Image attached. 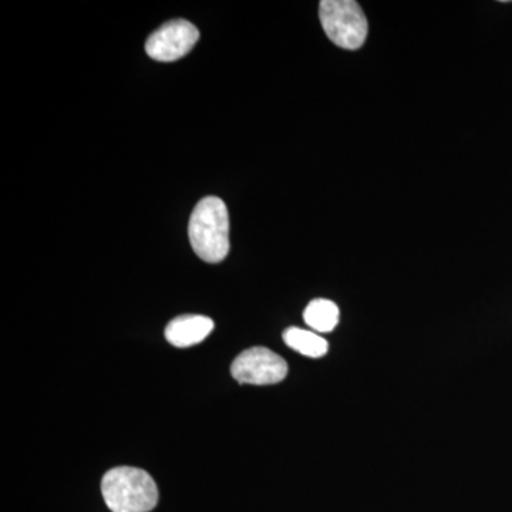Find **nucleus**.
I'll return each instance as SVG.
<instances>
[{
    "mask_svg": "<svg viewBox=\"0 0 512 512\" xmlns=\"http://www.w3.org/2000/svg\"><path fill=\"white\" fill-rule=\"evenodd\" d=\"M188 235L192 249L202 261L218 264L229 254V215L218 197L202 198L190 218Z\"/></svg>",
    "mask_w": 512,
    "mask_h": 512,
    "instance_id": "f257e3e1",
    "label": "nucleus"
},
{
    "mask_svg": "<svg viewBox=\"0 0 512 512\" xmlns=\"http://www.w3.org/2000/svg\"><path fill=\"white\" fill-rule=\"evenodd\" d=\"M101 494L111 512H150L158 503L153 477L136 467L107 471L101 480Z\"/></svg>",
    "mask_w": 512,
    "mask_h": 512,
    "instance_id": "f03ea898",
    "label": "nucleus"
},
{
    "mask_svg": "<svg viewBox=\"0 0 512 512\" xmlns=\"http://www.w3.org/2000/svg\"><path fill=\"white\" fill-rule=\"evenodd\" d=\"M319 19L326 36L336 46L357 50L365 45L369 23L355 0H322Z\"/></svg>",
    "mask_w": 512,
    "mask_h": 512,
    "instance_id": "7ed1b4c3",
    "label": "nucleus"
},
{
    "mask_svg": "<svg viewBox=\"0 0 512 512\" xmlns=\"http://www.w3.org/2000/svg\"><path fill=\"white\" fill-rule=\"evenodd\" d=\"M231 375L241 384L268 386L281 383L288 375V365L281 356L266 348H251L232 362Z\"/></svg>",
    "mask_w": 512,
    "mask_h": 512,
    "instance_id": "20e7f679",
    "label": "nucleus"
},
{
    "mask_svg": "<svg viewBox=\"0 0 512 512\" xmlns=\"http://www.w3.org/2000/svg\"><path fill=\"white\" fill-rule=\"evenodd\" d=\"M200 40L197 26L184 19L165 23L147 39L146 52L157 62L171 63L183 59Z\"/></svg>",
    "mask_w": 512,
    "mask_h": 512,
    "instance_id": "39448f33",
    "label": "nucleus"
},
{
    "mask_svg": "<svg viewBox=\"0 0 512 512\" xmlns=\"http://www.w3.org/2000/svg\"><path fill=\"white\" fill-rule=\"evenodd\" d=\"M214 330V320L202 315L178 316L165 328V339L175 348L198 345Z\"/></svg>",
    "mask_w": 512,
    "mask_h": 512,
    "instance_id": "423d86ee",
    "label": "nucleus"
},
{
    "mask_svg": "<svg viewBox=\"0 0 512 512\" xmlns=\"http://www.w3.org/2000/svg\"><path fill=\"white\" fill-rule=\"evenodd\" d=\"M339 318L338 305L328 299H315L303 312L306 325L320 333L332 332L338 326Z\"/></svg>",
    "mask_w": 512,
    "mask_h": 512,
    "instance_id": "0eeeda50",
    "label": "nucleus"
},
{
    "mask_svg": "<svg viewBox=\"0 0 512 512\" xmlns=\"http://www.w3.org/2000/svg\"><path fill=\"white\" fill-rule=\"evenodd\" d=\"M284 340L289 348L295 352L301 353L303 356L318 359V357L325 356L329 350V343L318 333L311 332V330L289 328L284 332Z\"/></svg>",
    "mask_w": 512,
    "mask_h": 512,
    "instance_id": "6e6552de",
    "label": "nucleus"
}]
</instances>
